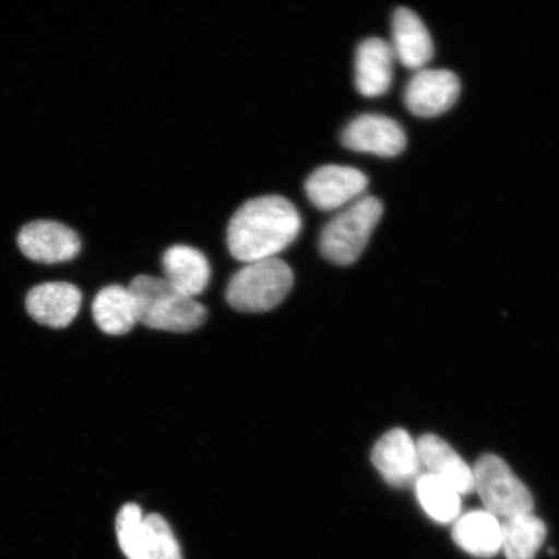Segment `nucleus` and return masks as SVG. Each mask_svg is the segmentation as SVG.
Here are the masks:
<instances>
[{
	"label": "nucleus",
	"instance_id": "obj_1",
	"mask_svg": "<svg viewBox=\"0 0 559 559\" xmlns=\"http://www.w3.org/2000/svg\"><path fill=\"white\" fill-rule=\"evenodd\" d=\"M302 219L282 195H263L243 204L230 219L227 243L237 261L250 263L276 258L297 240Z\"/></svg>",
	"mask_w": 559,
	"mask_h": 559
},
{
	"label": "nucleus",
	"instance_id": "obj_2",
	"mask_svg": "<svg viewBox=\"0 0 559 559\" xmlns=\"http://www.w3.org/2000/svg\"><path fill=\"white\" fill-rule=\"evenodd\" d=\"M129 289L135 298L138 323L152 330L187 333L205 323V306L174 288L165 278L138 276Z\"/></svg>",
	"mask_w": 559,
	"mask_h": 559
},
{
	"label": "nucleus",
	"instance_id": "obj_3",
	"mask_svg": "<svg viewBox=\"0 0 559 559\" xmlns=\"http://www.w3.org/2000/svg\"><path fill=\"white\" fill-rule=\"evenodd\" d=\"M383 214L374 195H361L328 223L320 235L319 249L325 260L349 265L359 260Z\"/></svg>",
	"mask_w": 559,
	"mask_h": 559
},
{
	"label": "nucleus",
	"instance_id": "obj_4",
	"mask_svg": "<svg viewBox=\"0 0 559 559\" xmlns=\"http://www.w3.org/2000/svg\"><path fill=\"white\" fill-rule=\"evenodd\" d=\"M295 274L288 263L278 258L250 262L237 271L227 286L230 307L241 312L274 310L288 297Z\"/></svg>",
	"mask_w": 559,
	"mask_h": 559
},
{
	"label": "nucleus",
	"instance_id": "obj_5",
	"mask_svg": "<svg viewBox=\"0 0 559 559\" xmlns=\"http://www.w3.org/2000/svg\"><path fill=\"white\" fill-rule=\"evenodd\" d=\"M473 474L474 489H477L486 512L496 519L509 520L533 513V495L504 460L496 454H484L475 464Z\"/></svg>",
	"mask_w": 559,
	"mask_h": 559
},
{
	"label": "nucleus",
	"instance_id": "obj_6",
	"mask_svg": "<svg viewBox=\"0 0 559 559\" xmlns=\"http://www.w3.org/2000/svg\"><path fill=\"white\" fill-rule=\"evenodd\" d=\"M461 93L459 76L445 69H419L404 91L405 107L412 115L432 118L445 114Z\"/></svg>",
	"mask_w": 559,
	"mask_h": 559
},
{
	"label": "nucleus",
	"instance_id": "obj_7",
	"mask_svg": "<svg viewBox=\"0 0 559 559\" xmlns=\"http://www.w3.org/2000/svg\"><path fill=\"white\" fill-rule=\"evenodd\" d=\"M369 180L355 167L325 165L306 180L307 198L323 212L353 204L367 191Z\"/></svg>",
	"mask_w": 559,
	"mask_h": 559
},
{
	"label": "nucleus",
	"instance_id": "obj_8",
	"mask_svg": "<svg viewBox=\"0 0 559 559\" xmlns=\"http://www.w3.org/2000/svg\"><path fill=\"white\" fill-rule=\"evenodd\" d=\"M342 144L347 150L370 153L380 157L401 155L407 145L402 126L393 118L382 115H362L354 118L344 132Z\"/></svg>",
	"mask_w": 559,
	"mask_h": 559
},
{
	"label": "nucleus",
	"instance_id": "obj_9",
	"mask_svg": "<svg viewBox=\"0 0 559 559\" xmlns=\"http://www.w3.org/2000/svg\"><path fill=\"white\" fill-rule=\"evenodd\" d=\"M17 242L25 257L45 264L72 261L82 247L73 229L51 221L29 223L20 230Z\"/></svg>",
	"mask_w": 559,
	"mask_h": 559
},
{
	"label": "nucleus",
	"instance_id": "obj_10",
	"mask_svg": "<svg viewBox=\"0 0 559 559\" xmlns=\"http://www.w3.org/2000/svg\"><path fill=\"white\" fill-rule=\"evenodd\" d=\"M372 463L382 478L394 487L414 484L421 471L415 440L404 429L386 432L372 451Z\"/></svg>",
	"mask_w": 559,
	"mask_h": 559
},
{
	"label": "nucleus",
	"instance_id": "obj_11",
	"mask_svg": "<svg viewBox=\"0 0 559 559\" xmlns=\"http://www.w3.org/2000/svg\"><path fill=\"white\" fill-rule=\"evenodd\" d=\"M82 295L69 283H46L35 286L26 297V309L31 317L50 328L72 324L81 310Z\"/></svg>",
	"mask_w": 559,
	"mask_h": 559
},
{
	"label": "nucleus",
	"instance_id": "obj_12",
	"mask_svg": "<svg viewBox=\"0 0 559 559\" xmlns=\"http://www.w3.org/2000/svg\"><path fill=\"white\" fill-rule=\"evenodd\" d=\"M395 60L389 41L362 40L355 55V86L359 94L366 97L386 94L393 83Z\"/></svg>",
	"mask_w": 559,
	"mask_h": 559
},
{
	"label": "nucleus",
	"instance_id": "obj_13",
	"mask_svg": "<svg viewBox=\"0 0 559 559\" xmlns=\"http://www.w3.org/2000/svg\"><path fill=\"white\" fill-rule=\"evenodd\" d=\"M391 29H393V34H391L393 40L390 46L393 48L395 59L402 66L419 70L429 64L435 55V46H432L428 27L414 11L405 9V7L397 9Z\"/></svg>",
	"mask_w": 559,
	"mask_h": 559
},
{
	"label": "nucleus",
	"instance_id": "obj_14",
	"mask_svg": "<svg viewBox=\"0 0 559 559\" xmlns=\"http://www.w3.org/2000/svg\"><path fill=\"white\" fill-rule=\"evenodd\" d=\"M416 444L419 461L429 474L445 481L460 495L474 491L473 469L445 440L435 435H425Z\"/></svg>",
	"mask_w": 559,
	"mask_h": 559
},
{
	"label": "nucleus",
	"instance_id": "obj_15",
	"mask_svg": "<svg viewBox=\"0 0 559 559\" xmlns=\"http://www.w3.org/2000/svg\"><path fill=\"white\" fill-rule=\"evenodd\" d=\"M166 282L186 296L195 298L207 288L212 270L207 258L199 249L175 245L163 258Z\"/></svg>",
	"mask_w": 559,
	"mask_h": 559
},
{
	"label": "nucleus",
	"instance_id": "obj_16",
	"mask_svg": "<svg viewBox=\"0 0 559 559\" xmlns=\"http://www.w3.org/2000/svg\"><path fill=\"white\" fill-rule=\"evenodd\" d=\"M452 537L466 554L491 558L501 549V524L492 514L477 510L454 524Z\"/></svg>",
	"mask_w": 559,
	"mask_h": 559
},
{
	"label": "nucleus",
	"instance_id": "obj_17",
	"mask_svg": "<svg viewBox=\"0 0 559 559\" xmlns=\"http://www.w3.org/2000/svg\"><path fill=\"white\" fill-rule=\"evenodd\" d=\"M93 314L95 323L104 333L123 335L138 323L135 298L124 286H107L97 293Z\"/></svg>",
	"mask_w": 559,
	"mask_h": 559
},
{
	"label": "nucleus",
	"instance_id": "obj_18",
	"mask_svg": "<svg viewBox=\"0 0 559 559\" xmlns=\"http://www.w3.org/2000/svg\"><path fill=\"white\" fill-rule=\"evenodd\" d=\"M545 537L547 527L533 513L513 516L501 524V548L508 559H534Z\"/></svg>",
	"mask_w": 559,
	"mask_h": 559
},
{
	"label": "nucleus",
	"instance_id": "obj_19",
	"mask_svg": "<svg viewBox=\"0 0 559 559\" xmlns=\"http://www.w3.org/2000/svg\"><path fill=\"white\" fill-rule=\"evenodd\" d=\"M416 489L419 502L432 520L449 523L456 519L461 509L456 489L429 473L419 475Z\"/></svg>",
	"mask_w": 559,
	"mask_h": 559
},
{
	"label": "nucleus",
	"instance_id": "obj_20",
	"mask_svg": "<svg viewBox=\"0 0 559 559\" xmlns=\"http://www.w3.org/2000/svg\"><path fill=\"white\" fill-rule=\"evenodd\" d=\"M142 559H183L169 523L158 514L144 519Z\"/></svg>",
	"mask_w": 559,
	"mask_h": 559
},
{
	"label": "nucleus",
	"instance_id": "obj_21",
	"mask_svg": "<svg viewBox=\"0 0 559 559\" xmlns=\"http://www.w3.org/2000/svg\"><path fill=\"white\" fill-rule=\"evenodd\" d=\"M144 516L136 504H126L117 515L118 543L128 559H142Z\"/></svg>",
	"mask_w": 559,
	"mask_h": 559
}]
</instances>
